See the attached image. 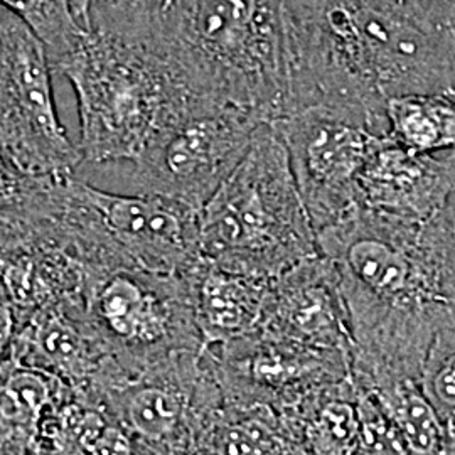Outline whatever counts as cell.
I'll return each instance as SVG.
<instances>
[{
  "mask_svg": "<svg viewBox=\"0 0 455 455\" xmlns=\"http://www.w3.org/2000/svg\"><path fill=\"white\" fill-rule=\"evenodd\" d=\"M51 180L26 174L0 150V221L31 225Z\"/></svg>",
  "mask_w": 455,
  "mask_h": 455,
  "instance_id": "cb8c5ba5",
  "label": "cell"
},
{
  "mask_svg": "<svg viewBox=\"0 0 455 455\" xmlns=\"http://www.w3.org/2000/svg\"><path fill=\"white\" fill-rule=\"evenodd\" d=\"M420 387L442 425L455 417V314L440 327L423 363Z\"/></svg>",
  "mask_w": 455,
  "mask_h": 455,
  "instance_id": "603a6c76",
  "label": "cell"
},
{
  "mask_svg": "<svg viewBox=\"0 0 455 455\" xmlns=\"http://www.w3.org/2000/svg\"><path fill=\"white\" fill-rule=\"evenodd\" d=\"M174 0H120V4L92 17L88 29H105L137 39H152Z\"/></svg>",
  "mask_w": 455,
  "mask_h": 455,
  "instance_id": "d4e9b609",
  "label": "cell"
},
{
  "mask_svg": "<svg viewBox=\"0 0 455 455\" xmlns=\"http://www.w3.org/2000/svg\"><path fill=\"white\" fill-rule=\"evenodd\" d=\"M201 255L229 270L274 278L319 255L287 148L270 125L201 212Z\"/></svg>",
  "mask_w": 455,
  "mask_h": 455,
  "instance_id": "5b68a950",
  "label": "cell"
},
{
  "mask_svg": "<svg viewBox=\"0 0 455 455\" xmlns=\"http://www.w3.org/2000/svg\"><path fill=\"white\" fill-rule=\"evenodd\" d=\"M11 358L86 396L110 356L80 310L52 304L17 321Z\"/></svg>",
  "mask_w": 455,
  "mask_h": 455,
  "instance_id": "9a60e30c",
  "label": "cell"
},
{
  "mask_svg": "<svg viewBox=\"0 0 455 455\" xmlns=\"http://www.w3.org/2000/svg\"><path fill=\"white\" fill-rule=\"evenodd\" d=\"M265 124L216 98L195 97L171 115L133 161L135 193L180 201L197 212L243 161Z\"/></svg>",
  "mask_w": 455,
  "mask_h": 455,
  "instance_id": "9c48e42d",
  "label": "cell"
},
{
  "mask_svg": "<svg viewBox=\"0 0 455 455\" xmlns=\"http://www.w3.org/2000/svg\"><path fill=\"white\" fill-rule=\"evenodd\" d=\"M120 4V0H75V9L78 19L82 22L83 29L86 31V26L92 17L98 16L105 11H110Z\"/></svg>",
  "mask_w": 455,
  "mask_h": 455,
  "instance_id": "83f0119b",
  "label": "cell"
},
{
  "mask_svg": "<svg viewBox=\"0 0 455 455\" xmlns=\"http://www.w3.org/2000/svg\"><path fill=\"white\" fill-rule=\"evenodd\" d=\"M427 12L455 34V0H427Z\"/></svg>",
  "mask_w": 455,
  "mask_h": 455,
  "instance_id": "f1b7e54d",
  "label": "cell"
},
{
  "mask_svg": "<svg viewBox=\"0 0 455 455\" xmlns=\"http://www.w3.org/2000/svg\"><path fill=\"white\" fill-rule=\"evenodd\" d=\"M368 2H371L374 5H379V7H390V9H402V11L427 14L420 0H368Z\"/></svg>",
  "mask_w": 455,
  "mask_h": 455,
  "instance_id": "f546056e",
  "label": "cell"
},
{
  "mask_svg": "<svg viewBox=\"0 0 455 455\" xmlns=\"http://www.w3.org/2000/svg\"><path fill=\"white\" fill-rule=\"evenodd\" d=\"M44 44L12 17L0 31V150L37 178L75 176L83 164L52 95Z\"/></svg>",
  "mask_w": 455,
  "mask_h": 455,
  "instance_id": "30bf717a",
  "label": "cell"
},
{
  "mask_svg": "<svg viewBox=\"0 0 455 455\" xmlns=\"http://www.w3.org/2000/svg\"><path fill=\"white\" fill-rule=\"evenodd\" d=\"M307 455H355L359 393L351 378L325 387L280 413Z\"/></svg>",
  "mask_w": 455,
  "mask_h": 455,
  "instance_id": "d6986e66",
  "label": "cell"
},
{
  "mask_svg": "<svg viewBox=\"0 0 455 455\" xmlns=\"http://www.w3.org/2000/svg\"><path fill=\"white\" fill-rule=\"evenodd\" d=\"M0 7L29 28L44 44L51 66L76 48L86 33L75 0H0Z\"/></svg>",
  "mask_w": 455,
  "mask_h": 455,
  "instance_id": "7402d4cb",
  "label": "cell"
},
{
  "mask_svg": "<svg viewBox=\"0 0 455 455\" xmlns=\"http://www.w3.org/2000/svg\"><path fill=\"white\" fill-rule=\"evenodd\" d=\"M196 324L208 347L259 331L272 278L229 270L201 259L188 274Z\"/></svg>",
  "mask_w": 455,
  "mask_h": 455,
  "instance_id": "2e32d148",
  "label": "cell"
},
{
  "mask_svg": "<svg viewBox=\"0 0 455 455\" xmlns=\"http://www.w3.org/2000/svg\"><path fill=\"white\" fill-rule=\"evenodd\" d=\"M12 17H14L12 14H9L7 11H4V9L0 7V31L4 29V26H5V24H7V22L12 19Z\"/></svg>",
  "mask_w": 455,
  "mask_h": 455,
  "instance_id": "1f68e13d",
  "label": "cell"
},
{
  "mask_svg": "<svg viewBox=\"0 0 455 455\" xmlns=\"http://www.w3.org/2000/svg\"><path fill=\"white\" fill-rule=\"evenodd\" d=\"M86 398L152 455H195L199 430L223 403L208 347L139 368L110 356Z\"/></svg>",
  "mask_w": 455,
  "mask_h": 455,
  "instance_id": "ba28073f",
  "label": "cell"
},
{
  "mask_svg": "<svg viewBox=\"0 0 455 455\" xmlns=\"http://www.w3.org/2000/svg\"><path fill=\"white\" fill-rule=\"evenodd\" d=\"M51 225L82 261L188 275L201 261V212L157 195H115L75 176L52 191Z\"/></svg>",
  "mask_w": 455,
  "mask_h": 455,
  "instance_id": "8992f818",
  "label": "cell"
},
{
  "mask_svg": "<svg viewBox=\"0 0 455 455\" xmlns=\"http://www.w3.org/2000/svg\"><path fill=\"white\" fill-rule=\"evenodd\" d=\"M108 420L100 405L76 391H66L43 422L41 455H90Z\"/></svg>",
  "mask_w": 455,
  "mask_h": 455,
  "instance_id": "44dd1931",
  "label": "cell"
},
{
  "mask_svg": "<svg viewBox=\"0 0 455 455\" xmlns=\"http://www.w3.org/2000/svg\"><path fill=\"white\" fill-rule=\"evenodd\" d=\"M282 11L289 66L283 116L329 108L388 131L391 98L455 100V34L432 17L368 0H282Z\"/></svg>",
  "mask_w": 455,
  "mask_h": 455,
  "instance_id": "7a4b0ae2",
  "label": "cell"
},
{
  "mask_svg": "<svg viewBox=\"0 0 455 455\" xmlns=\"http://www.w3.org/2000/svg\"><path fill=\"white\" fill-rule=\"evenodd\" d=\"M455 193V152L437 157L396 144L385 133L359 178V206L407 221H427Z\"/></svg>",
  "mask_w": 455,
  "mask_h": 455,
  "instance_id": "5bb4252c",
  "label": "cell"
},
{
  "mask_svg": "<svg viewBox=\"0 0 455 455\" xmlns=\"http://www.w3.org/2000/svg\"><path fill=\"white\" fill-rule=\"evenodd\" d=\"M359 393V435L355 455H410L407 442L383 410L364 391Z\"/></svg>",
  "mask_w": 455,
  "mask_h": 455,
  "instance_id": "484cf974",
  "label": "cell"
},
{
  "mask_svg": "<svg viewBox=\"0 0 455 455\" xmlns=\"http://www.w3.org/2000/svg\"><path fill=\"white\" fill-rule=\"evenodd\" d=\"M195 455H307L274 408L223 402L204 422Z\"/></svg>",
  "mask_w": 455,
  "mask_h": 455,
  "instance_id": "ac0fdd59",
  "label": "cell"
},
{
  "mask_svg": "<svg viewBox=\"0 0 455 455\" xmlns=\"http://www.w3.org/2000/svg\"><path fill=\"white\" fill-rule=\"evenodd\" d=\"M257 332L351 358L355 344L347 312L334 268L323 255L270 280Z\"/></svg>",
  "mask_w": 455,
  "mask_h": 455,
  "instance_id": "4fadbf2b",
  "label": "cell"
},
{
  "mask_svg": "<svg viewBox=\"0 0 455 455\" xmlns=\"http://www.w3.org/2000/svg\"><path fill=\"white\" fill-rule=\"evenodd\" d=\"M16 329V309L4 282L0 280V364L11 358Z\"/></svg>",
  "mask_w": 455,
  "mask_h": 455,
  "instance_id": "4316f807",
  "label": "cell"
},
{
  "mask_svg": "<svg viewBox=\"0 0 455 455\" xmlns=\"http://www.w3.org/2000/svg\"><path fill=\"white\" fill-rule=\"evenodd\" d=\"M71 388L58 378L9 358L0 364V455H41V428Z\"/></svg>",
  "mask_w": 455,
  "mask_h": 455,
  "instance_id": "e0dca14e",
  "label": "cell"
},
{
  "mask_svg": "<svg viewBox=\"0 0 455 455\" xmlns=\"http://www.w3.org/2000/svg\"><path fill=\"white\" fill-rule=\"evenodd\" d=\"M422 2L423 7H425V11H427V0H420Z\"/></svg>",
  "mask_w": 455,
  "mask_h": 455,
  "instance_id": "d6a6232c",
  "label": "cell"
},
{
  "mask_svg": "<svg viewBox=\"0 0 455 455\" xmlns=\"http://www.w3.org/2000/svg\"><path fill=\"white\" fill-rule=\"evenodd\" d=\"M388 137L419 154L455 152V100L443 95L391 98L385 107Z\"/></svg>",
  "mask_w": 455,
  "mask_h": 455,
  "instance_id": "ffe728a7",
  "label": "cell"
},
{
  "mask_svg": "<svg viewBox=\"0 0 455 455\" xmlns=\"http://www.w3.org/2000/svg\"><path fill=\"white\" fill-rule=\"evenodd\" d=\"M52 71L78 100L83 163L137 161L164 122L201 97L159 43L105 29H88Z\"/></svg>",
  "mask_w": 455,
  "mask_h": 455,
  "instance_id": "277c9868",
  "label": "cell"
},
{
  "mask_svg": "<svg viewBox=\"0 0 455 455\" xmlns=\"http://www.w3.org/2000/svg\"><path fill=\"white\" fill-rule=\"evenodd\" d=\"M353 336L351 378L420 379L437 331L455 314V212L407 221L356 208L317 231Z\"/></svg>",
  "mask_w": 455,
  "mask_h": 455,
  "instance_id": "6da1fadb",
  "label": "cell"
},
{
  "mask_svg": "<svg viewBox=\"0 0 455 455\" xmlns=\"http://www.w3.org/2000/svg\"><path fill=\"white\" fill-rule=\"evenodd\" d=\"M201 97L272 125L287 112L282 0H174L154 37Z\"/></svg>",
  "mask_w": 455,
  "mask_h": 455,
  "instance_id": "3957f363",
  "label": "cell"
},
{
  "mask_svg": "<svg viewBox=\"0 0 455 455\" xmlns=\"http://www.w3.org/2000/svg\"><path fill=\"white\" fill-rule=\"evenodd\" d=\"M443 432H445L443 455H455V417L443 425Z\"/></svg>",
  "mask_w": 455,
  "mask_h": 455,
  "instance_id": "4dcf8cb0",
  "label": "cell"
},
{
  "mask_svg": "<svg viewBox=\"0 0 455 455\" xmlns=\"http://www.w3.org/2000/svg\"><path fill=\"white\" fill-rule=\"evenodd\" d=\"M270 127L287 148L315 233L359 208V178L387 129L329 108H304Z\"/></svg>",
  "mask_w": 455,
  "mask_h": 455,
  "instance_id": "8fae6325",
  "label": "cell"
},
{
  "mask_svg": "<svg viewBox=\"0 0 455 455\" xmlns=\"http://www.w3.org/2000/svg\"><path fill=\"white\" fill-rule=\"evenodd\" d=\"M208 351L223 402L265 405L278 413L315 391L351 378L349 356L260 332L212 346Z\"/></svg>",
  "mask_w": 455,
  "mask_h": 455,
  "instance_id": "7c38bea8",
  "label": "cell"
},
{
  "mask_svg": "<svg viewBox=\"0 0 455 455\" xmlns=\"http://www.w3.org/2000/svg\"><path fill=\"white\" fill-rule=\"evenodd\" d=\"M78 310L107 355L139 368L206 347L186 275H164L129 263L83 261Z\"/></svg>",
  "mask_w": 455,
  "mask_h": 455,
  "instance_id": "52a82bcc",
  "label": "cell"
}]
</instances>
